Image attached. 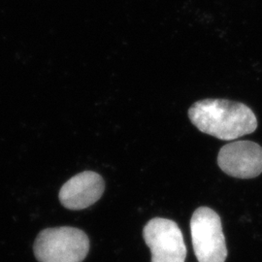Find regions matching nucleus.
Wrapping results in <instances>:
<instances>
[{
    "mask_svg": "<svg viewBox=\"0 0 262 262\" xmlns=\"http://www.w3.org/2000/svg\"><path fill=\"white\" fill-rule=\"evenodd\" d=\"M194 253L199 262H225L227 248L222 220L214 210L200 207L190 220Z\"/></svg>",
    "mask_w": 262,
    "mask_h": 262,
    "instance_id": "obj_3",
    "label": "nucleus"
},
{
    "mask_svg": "<svg viewBox=\"0 0 262 262\" xmlns=\"http://www.w3.org/2000/svg\"><path fill=\"white\" fill-rule=\"evenodd\" d=\"M188 118L203 133L225 141L235 140L257 128V120L247 105L226 99H204L188 110Z\"/></svg>",
    "mask_w": 262,
    "mask_h": 262,
    "instance_id": "obj_1",
    "label": "nucleus"
},
{
    "mask_svg": "<svg viewBox=\"0 0 262 262\" xmlns=\"http://www.w3.org/2000/svg\"><path fill=\"white\" fill-rule=\"evenodd\" d=\"M217 165L231 177L255 178L262 173V147L252 141L226 144L217 155Z\"/></svg>",
    "mask_w": 262,
    "mask_h": 262,
    "instance_id": "obj_5",
    "label": "nucleus"
},
{
    "mask_svg": "<svg viewBox=\"0 0 262 262\" xmlns=\"http://www.w3.org/2000/svg\"><path fill=\"white\" fill-rule=\"evenodd\" d=\"M102 177L93 171H84L68 180L60 188L59 200L69 210H83L94 205L103 194Z\"/></svg>",
    "mask_w": 262,
    "mask_h": 262,
    "instance_id": "obj_6",
    "label": "nucleus"
},
{
    "mask_svg": "<svg viewBox=\"0 0 262 262\" xmlns=\"http://www.w3.org/2000/svg\"><path fill=\"white\" fill-rule=\"evenodd\" d=\"M151 262H185L187 247L178 225L167 219L155 217L143 229Z\"/></svg>",
    "mask_w": 262,
    "mask_h": 262,
    "instance_id": "obj_4",
    "label": "nucleus"
},
{
    "mask_svg": "<svg viewBox=\"0 0 262 262\" xmlns=\"http://www.w3.org/2000/svg\"><path fill=\"white\" fill-rule=\"evenodd\" d=\"M33 251L39 262H82L90 251V240L75 227L47 228L38 235Z\"/></svg>",
    "mask_w": 262,
    "mask_h": 262,
    "instance_id": "obj_2",
    "label": "nucleus"
}]
</instances>
